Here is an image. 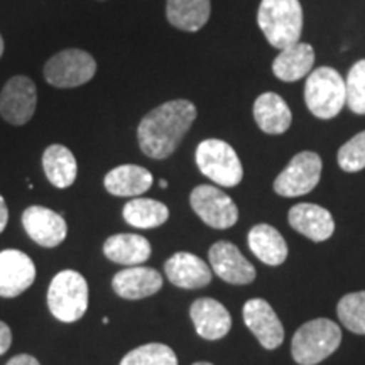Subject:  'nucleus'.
Instances as JSON below:
<instances>
[{"mask_svg": "<svg viewBox=\"0 0 365 365\" xmlns=\"http://www.w3.org/2000/svg\"><path fill=\"white\" fill-rule=\"evenodd\" d=\"M196 107L190 100H171L144 115L137 127L139 148L150 159L170 158L191 129Z\"/></svg>", "mask_w": 365, "mask_h": 365, "instance_id": "1", "label": "nucleus"}, {"mask_svg": "<svg viewBox=\"0 0 365 365\" xmlns=\"http://www.w3.org/2000/svg\"><path fill=\"white\" fill-rule=\"evenodd\" d=\"M257 24L267 43L276 49L299 43L303 33V7L299 0H262Z\"/></svg>", "mask_w": 365, "mask_h": 365, "instance_id": "2", "label": "nucleus"}, {"mask_svg": "<svg viewBox=\"0 0 365 365\" xmlns=\"http://www.w3.org/2000/svg\"><path fill=\"white\" fill-rule=\"evenodd\" d=\"M341 330L328 318H317L298 328L291 341V354L299 365H317L339 349Z\"/></svg>", "mask_w": 365, "mask_h": 365, "instance_id": "3", "label": "nucleus"}, {"mask_svg": "<svg viewBox=\"0 0 365 365\" xmlns=\"http://www.w3.org/2000/svg\"><path fill=\"white\" fill-rule=\"evenodd\" d=\"M304 102L317 118L330 120L346 105L345 78L330 66H322L308 75L304 85Z\"/></svg>", "mask_w": 365, "mask_h": 365, "instance_id": "4", "label": "nucleus"}, {"mask_svg": "<svg viewBox=\"0 0 365 365\" xmlns=\"http://www.w3.org/2000/svg\"><path fill=\"white\" fill-rule=\"evenodd\" d=\"M48 308L63 323L78 322L88 309V282L73 269L59 271L48 289Z\"/></svg>", "mask_w": 365, "mask_h": 365, "instance_id": "5", "label": "nucleus"}, {"mask_svg": "<svg viewBox=\"0 0 365 365\" xmlns=\"http://www.w3.org/2000/svg\"><path fill=\"white\" fill-rule=\"evenodd\" d=\"M196 166L208 180L223 188L237 186L244 178L242 163L235 149L225 140L207 139L196 148Z\"/></svg>", "mask_w": 365, "mask_h": 365, "instance_id": "6", "label": "nucleus"}, {"mask_svg": "<svg viewBox=\"0 0 365 365\" xmlns=\"http://www.w3.org/2000/svg\"><path fill=\"white\" fill-rule=\"evenodd\" d=\"M97 61L83 49H63L48 59L44 78L56 88H75L93 80Z\"/></svg>", "mask_w": 365, "mask_h": 365, "instance_id": "7", "label": "nucleus"}, {"mask_svg": "<svg viewBox=\"0 0 365 365\" xmlns=\"http://www.w3.org/2000/svg\"><path fill=\"white\" fill-rule=\"evenodd\" d=\"M190 205L203 223L217 230L234 227L239 220V208L227 193L212 185H200L191 191Z\"/></svg>", "mask_w": 365, "mask_h": 365, "instance_id": "8", "label": "nucleus"}, {"mask_svg": "<svg viewBox=\"0 0 365 365\" xmlns=\"http://www.w3.org/2000/svg\"><path fill=\"white\" fill-rule=\"evenodd\" d=\"M322 178V158L312 150H303L291 159L284 171L274 181V191L286 198L308 195Z\"/></svg>", "mask_w": 365, "mask_h": 365, "instance_id": "9", "label": "nucleus"}, {"mask_svg": "<svg viewBox=\"0 0 365 365\" xmlns=\"http://www.w3.org/2000/svg\"><path fill=\"white\" fill-rule=\"evenodd\" d=\"M38 107V90L27 76H12L0 91V115L11 125H24Z\"/></svg>", "mask_w": 365, "mask_h": 365, "instance_id": "10", "label": "nucleus"}, {"mask_svg": "<svg viewBox=\"0 0 365 365\" xmlns=\"http://www.w3.org/2000/svg\"><path fill=\"white\" fill-rule=\"evenodd\" d=\"M22 227L26 234L41 247L53 249L63 244L68 235L66 220L53 210L33 205L22 213Z\"/></svg>", "mask_w": 365, "mask_h": 365, "instance_id": "11", "label": "nucleus"}, {"mask_svg": "<svg viewBox=\"0 0 365 365\" xmlns=\"http://www.w3.org/2000/svg\"><path fill=\"white\" fill-rule=\"evenodd\" d=\"M208 259L212 271L228 284H249L255 279V267L232 242H215L208 250Z\"/></svg>", "mask_w": 365, "mask_h": 365, "instance_id": "12", "label": "nucleus"}, {"mask_svg": "<svg viewBox=\"0 0 365 365\" xmlns=\"http://www.w3.org/2000/svg\"><path fill=\"white\" fill-rule=\"evenodd\" d=\"M242 317H244L245 325L264 349L274 350L282 344L284 327L266 299H249L242 309Z\"/></svg>", "mask_w": 365, "mask_h": 365, "instance_id": "13", "label": "nucleus"}, {"mask_svg": "<svg viewBox=\"0 0 365 365\" xmlns=\"http://www.w3.org/2000/svg\"><path fill=\"white\" fill-rule=\"evenodd\" d=\"M36 266L29 255L16 249L0 252V296L16 298L33 286Z\"/></svg>", "mask_w": 365, "mask_h": 365, "instance_id": "14", "label": "nucleus"}, {"mask_svg": "<svg viewBox=\"0 0 365 365\" xmlns=\"http://www.w3.org/2000/svg\"><path fill=\"white\" fill-rule=\"evenodd\" d=\"M164 272L181 289H200L212 282V269L203 259L190 252H178L171 255L164 264Z\"/></svg>", "mask_w": 365, "mask_h": 365, "instance_id": "15", "label": "nucleus"}, {"mask_svg": "<svg viewBox=\"0 0 365 365\" xmlns=\"http://www.w3.org/2000/svg\"><path fill=\"white\" fill-rule=\"evenodd\" d=\"M190 317L196 333L205 340H220L232 328L228 309L213 298L196 299L190 308Z\"/></svg>", "mask_w": 365, "mask_h": 365, "instance_id": "16", "label": "nucleus"}, {"mask_svg": "<svg viewBox=\"0 0 365 365\" xmlns=\"http://www.w3.org/2000/svg\"><path fill=\"white\" fill-rule=\"evenodd\" d=\"M112 287L118 298L144 299L156 294L163 287L161 272L154 267L132 266L118 271L112 279Z\"/></svg>", "mask_w": 365, "mask_h": 365, "instance_id": "17", "label": "nucleus"}, {"mask_svg": "<svg viewBox=\"0 0 365 365\" xmlns=\"http://www.w3.org/2000/svg\"><path fill=\"white\" fill-rule=\"evenodd\" d=\"M289 225L313 242H325L335 232V220L327 208L314 203H299L289 210Z\"/></svg>", "mask_w": 365, "mask_h": 365, "instance_id": "18", "label": "nucleus"}, {"mask_svg": "<svg viewBox=\"0 0 365 365\" xmlns=\"http://www.w3.org/2000/svg\"><path fill=\"white\" fill-rule=\"evenodd\" d=\"M254 118L255 124L264 134L279 135L291 127L293 122V113L289 107L277 93L266 91L259 95L254 102Z\"/></svg>", "mask_w": 365, "mask_h": 365, "instance_id": "19", "label": "nucleus"}, {"mask_svg": "<svg viewBox=\"0 0 365 365\" xmlns=\"http://www.w3.org/2000/svg\"><path fill=\"white\" fill-rule=\"evenodd\" d=\"M314 49L308 43H296L281 49L272 63V73L281 81L303 80L313 71Z\"/></svg>", "mask_w": 365, "mask_h": 365, "instance_id": "20", "label": "nucleus"}, {"mask_svg": "<svg viewBox=\"0 0 365 365\" xmlns=\"http://www.w3.org/2000/svg\"><path fill=\"white\" fill-rule=\"evenodd\" d=\"M150 242L137 234H117L108 237L103 244V254L108 261L132 267L140 266L150 257Z\"/></svg>", "mask_w": 365, "mask_h": 365, "instance_id": "21", "label": "nucleus"}, {"mask_svg": "<svg viewBox=\"0 0 365 365\" xmlns=\"http://www.w3.org/2000/svg\"><path fill=\"white\" fill-rule=\"evenodd\" d=\"M103 185L113 196H139L153 186V175L137 164H122L105 175Z\"/></svg>", "mask_w": 365, "mask_h": 365, "instance_id": "22", "label": "nucleus"}, {"mask_svg": "<svg viewBox=\"0 0 365 365\" xmlns=\"http://www.w3.org/2000/svg\"><path fill=\"white\" fill-rule=\"evenodd\" d=\"M247 242L255 257L267 266H281L287 259V244L284 237L272 225L259 223L252 227L247 235Z\"/></svg>", "mask_w": 365, "mask_h": 365, "instance_id": "23", "label": "nucleus"}, {"mask_svg": "<svg viewBox=\"0 0 365 365\" xmlns=\"http://www.w3.org/2000/svg\"><path fill=\"white\" fill-rule=\"evenodd\" d=\"M43 170L54 188L65 190L75 182L78 175V164L66 145L53 144L43 154Z\"/></svg>", "mask_w": 365, "mask_h": 365, "instance_id": "24", "label": "nucleus"}, {"mask_svg": "<svg viewBox=\"0 0 365 365\" xmlns=\"http://www.w3.org/2000/svg\"><path fill=\"white\" fill-rule=\"evenodd\" d=\"M212 14L210 0H168L166 17L173 27L196 33L207 24Z\"/></svg>", "mask_w": 365, "mask_h": 365, "instance_id": "25", "label": "nucleus"}, {"mask_svg": "<svg viewBox=\"0 0 365 365\" xmlns=\"http://www.w3.org/2000/svg\"><path fill=\"white\" fill-rule=\"evenodd\" d=\"M124 220L135 228H156L170 218V208L153 198H134L122 210Z\"/></svg>", "mask_w": 365, "mask_h": 365, "instance_id": "26", "label": "nucleus"}, {"mask_svg": "<svg viewBox=\"0 0 365 365\" xmlns=\"http://www.w3.org/2000/svg\"><path fill=\"white\" fill-rule=\"evenodd\" d=\"M120 365H178V357L171 346L164 344H145L130 350Z\"/></svg>", "mask_w": 365, "mask_h": 365, "instance_id": "27", "label": "nucleus"}, {"mask_svg": "<svg viewBox=\"0 0 365 365\" xmlns=\"http://www.w3.org/2000/svg\"><path fill=\"white\" fill-rule=\"evenodd\" d=\"M341 325L350 331L365 335V291L345 294L336 307Z\"/></svg>", "mask_w": 365, "mask_h": 365, "instance_id": "28", "label": "nucleus"}, {"mask_svg": "<svg viewBox=\"0 0 365 365\" xmlns=\"http://www.w3.org/2000/svg\"><path fill=\"white\" fill-rule=\"evenodd\" d=\"M346 107L357 115H365V59L355 63L345 78Z\"/></svg>", "mask_w": 365, "mask_h": 365, "instance_id": "29", "label": "nucleus"}, {"mask_svg": "<svg viewBox=\"0 0 365 365\" xmlns=\"http://www.w3.org/2000/svg\"><path fill=\"white\" fill-rule=\"evenodd\" d=\"M339 166L346 173H357L365 170V130L354 135L345 143L336 154Z\"/></svg>", "mask_w": 365, "mask_h": 365, "instance_id": "30", "label": "nucleus"}, {"mask_svg": "<svg viewBox=\"0 0 365 365\" xmlns=\"http://www.w3.org/2000/svg\"><path fill=\"white\" fill-rule=\"evenodd\" d=\"M12 345V331L7 323L0 322V355H4Z\"/></svg>", "mask_w": 365, "mask_h": 365, "instance_id": "31", "label": "nucleus"}, {"mask_svg": "<svg viewBox=\"0 0 365 365\" xmlns=\"http://www.w3.org/2000/svg\"><path fill=\"white\" fill-rule=\"evenodd\" d=\"M6 365H41L39 360L33 357V355H27V354H21L12 357Z\"/></svg>", "mask_w": 365, "mask_h": 365, "instance_id": "32", "label": "nucleus"}, {"mask_svg": "<svg viewBox=\"0 0 365 365\" xmlns=\"http://www.w3.org/2000/svg\"><path fill=\"white\" fill-rule=\"evenodd\" d=\"M7 222H9V208H7L6 200H4V196L0 195V234L6 230Z\"/></svg>", "mask_w": 365, "mask_h": 365, "instance_id": "33", "label": "nucleus"}, {"mask_svg": "<svg viewBox=\"0 0 365 365\" xmlns=\"http://www.w3.org/2000/svg\"><path fill=\"white\" fill-rule=\"evenodd\" d=\"M2 54H4V39L2 36H0V58H2Z\"/></svg>", "mask_w": 365, "mask_h": 365, "instance_id": "34", "label": "nucleus"}, {"mask_svg": "<svg viewBox=\"0 0 365 365\" xmlns=\"http://www.w3.org/2000/svg\"><path fill=\"white\" fill-rule=\"evenodd\" d=\"M159 186H161V188H168V181L161 180V181H159Z\"/></svg>", "mask_w": 365, "mask_h": 365, "instance_id": "35", "label": "nucleus"}, {"mask_svg": "<svg viewBox=\"0 0 365 365\" xmlns=\"http://www.w3.org/2000/svg\"><path fill=\"white\" fill-rule=\"evenodd\" d=\"M193 365H213V364H210V362H196Z\"/></svg>", "mask_w": 365, "mask_h": 365, "instance_id": "36", "label": "nucleus"}]
</instances>
